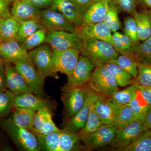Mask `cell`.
<instances>
[{
  "label": "cell",
  "instance_id": "5",
  "mask_svg": "<svg viewBox=\"0 0 151 151\" xmlns=\"http://www.w3.org/2000/svg\"><path fill=\"white\" fill-rule=\"evenodd\" d=\"M89 85L86 84L63 91L61 101L63 103L65 120L72 118L82 108L85 103Z\"/></svg>",
  "mask_w": 151,
  "mask_h": 151
},
{
  "label": "cell",
  "instance_id": "25",
  "mask_svg": "<svg viewBox=\"0 0 151 151\" xmlns=\"http://www.w3.org/2000/svg\"><path fill=\"white\" fill-rule=\"evenodd\" d=\"M20 24L12 17L2 19L0 23V43L15 40Z\"/></svg>",
  "mask_w": 151,
  "mask_h": 151
},
{
  "label": "cell",
  "instance_id": "19",
  "mask_svg": "<svg viewBox=\"0 0 151 151\" xmlns=\"http://www.w3.org/2000/svg\"><path fill=\"white\" fill-rule=\"evenodd\" d=\"M0 55L4 61L12 63L19 60L31 61L27 50L16 40L1 42Z\"/></svg>",
  "mask_w": 151,
  "mask_h": 151
},
{
  "label": "cell",
  "instance_id": "27",
  "mask_svg": "<svg viewBox=\"0 0 151 151\" xmlns=\"http://www.w3.org/2000/svg\"><path fill=\"white\" fill-rule=\"evenodd\" d=\"M127 105L131 108L136 120L145 121L150 106L138 88L134 97Z\"/></svg>",
  "mask_w": 151,
  "mask_h": 151
},
{
  "label": "cell",
  "instance_id": "46",
  "mask_svg": "<svg viewBox=\"0 0 151 151\" xmlns=\"http://www.w3.org/2000/svg\"><path fill=\"white\" fill-rule=\"evenodd\" d=\"M7 90L4 61L3 58H0V91L5 92Z\"/></svg>",
  "mask_w": 151,
  "mask_h": 151
},
{
  "label": "cell",
  "instance_id": "52",
  "mask_svg": "<svg viewBox=\"0 0 151 151\" xmlns=\"http://www.w3.org/2000/svg\"><path fill=\"white\" fill-rule=\"evenodd\" d=\"M94 2L97 1H99V0H92Z\"/></svg>",
  "mask_w": 151,
  "mask_h": 151
},
{
  "label": "cell",
  "instance_id": "36",
  "mask_svg": "<svg viewBox=\"0 0 151 151\" xmlns=\"http://www.w3.org/2000/svg\"><path fill=\"white\" fill-rule=\"evenodd\" d=\"M47 32L45 29L42 28L19 43L27 50H32L46 42Z\"/></svg>",
  "mask_w": 151,
  "mask_h": 151
},
{
  "label": "cell",
  "instance_id": "29",
  "mask_svg": "<svg viewBox=\"0 0 151 151\" xmlns=\"http://www.w3.org/2000/svg\"><path fill=\"white\" fill-rule=\"evenodd\" d=\"M60 130L48 134L36 136L38 151H58Z\"/></svg>",
  "mask_w": 151,
  "mask_h": 151
},
{
  "label": "cell",
  "instance_id": "21",
  "mask_svg": "<svg viewBox=\"0 0 151 151\" xmlns=\"http://www.w3.org/2000/svg\"><path fill=\"white\" fill-rule=\"evenodd\" d=\"M49 9L63 14L77 27L81 24L83 14L70 0H53Z\"/></svg>",
  "mask_w": 151,
  "mask_h": 151
},
{
  "label": "cell",
  "instance_id": "6",
  "mask_svg": "<svg viewBox=\"0 0 151 151\" xmlns=\"http://www.w3.org/2000/svg\"><path fill=\"white\" fill-rule=\"evenodd\" d=\"M95 65L85 57L79 56L72 73L67 76L66 84L61 87L62 91L84 86L89 82Z\"/></svg>",
  "mask_w": 151,
  "mask_h": 151
},
{
  "label": "cell",
  "instance_id": "22",
  "mask_svg": "<svg viewBox=\"0 0 151 151\" xmlns=\"http://www.w3.org/2000/svg\"><path fill=\"white\" fill-rule=\"evenodd\" d=\"M109 1V0H99L94 2L83 15L79 27L104 22Z\"/></svg>",
  "mask_w": 151,
  "mask_h": 151
},
{
  "label": "cell",
  "instance_id": "48",
  "mask_svg": "<svg viewBox=\"0 0 151 151\" xmlns=\"http://www.w3.org/2000/svg\"><path fill=\"white\" fill-rule=\"evenodd\" d=\"M143 97L150 106L151 105V86H141L137 85Z\"/></svg>",
  "mask_w": 151,
  "mask_h": 151
},
{
  "label": "cell",
  "instance_id": "37",
  "mask_svg": "<svg viewBox=\"0 0 151 151\" xmlns=\"http://www.w3.org/2000/svg\"><path fill=\"white\" fill-rule=\"evenodd\" d=\"M118 11L115 5L109 0L104 22L110 27L113 33L118 31L122 28V23L118 15Z\"/></svg>",
  "mask_w": 151,
  "mask_h": 151
},
{
  "label": "cell",
  "instance_id": "8",
  "mask_svg": "<svg viewBox=\"0 0 151 151\" xmlns=\"http://www.w3.org/2000/svg\"><path fill=\"white\" fill-rule=\"evenodd\" d=\"M148 129L144 121L135 120L134 122L121 129H117L116 137L111 145L116 150L126 147Z\"/></svg>",
  "mask_w": 151,
  "mask_h": 151
},
{
  "label": "cell",
  "instance_id": "55",
  "mask_svg": "<svg viewBox=\"0 0 151 151\" xmlns=\"http://www.w3.org/2000/svg\"><path fill=\"white\" fill-rule=\"evenodd\" d=\"M1 58V55H0V58Z\"/></svg>",
  "mask_w": 151,
  "mask_h": 151
},
{
  "label": "cell",
  "instance_id": "44",
  "mask_svg": "<svg viewBox=\"0 0 151 151\" xmlns=\"http://www.w3.org/2000/svg\"><path fill=\"white\" fill-rule=\"evenodd\" d=\"M117 32L121 39V40L125 47V50L127 51L134 55L137 45L135 44L129 37H128L125 35L118 32Z\"/></svg>",
  "mask_w": 151,
  "mask_h": 151
},
{
  "label": "cell",
  "instance_id": "2",
  "mask_svg": "<svg viewBox=\"0 0 151 151\" xmlns=\"http://www.w3.org/2000/svg\"><path fill=\"white\" fill-rule=\"evenodd\" d=\"M30 59L40 76L45 79L59 78L52 60V50L48 44H43L28 52Z\"/></svg>",
  "mask_w": 151,
  "mask_h": 151
},
{
  "label": "cell",
  "instance_id": "17",
  "mask_svg": "<svg viewBox=\"0 0 151 151\" xmlns=\"http://www.w3.org/2000/svg\"><path fill=\"white\" fill-rule=\"evenodd\" d=\"M76 32L83 40L95 39L108 42L113 46L112 31L104 22L79 27H77Z\"/></svg>",
  "mask_w": 151,
  "mask_h": 151
},
{
  "label": "cell",
  "instance_id": "54",
  "mask_svg": "<svg viewBox=\"0 0 151 151\" xmlns=\"http://www.w3.org/2000/svg\"><path fill=\"white\" fill-rule=\"evenodd\" d=\"M13 2L14 1H17V0H13Z\"/></svg>",
  "mask_w": 151,
  "mask_h": 151
},
{
  "label": "cell",
  "instance_id": "39",
  "mask_svg": "<svg viewBox=\"0 0 151 151\" xmlns=\"http://www.w3.org/2000/svg\"><path fill=\"white\" fill-rule=\"evenodd\" d=\"M134 83L141 86H151V64H139Z\"/></svg>",
  "mask_w": 151,
  "mask_h": 151
},
{
  "label": "cell",
  "instance_id": "12",
  "mask_svg": "<svg viewBox=\"0 0 151 151\" xmlns=\"http://www.w3.org/2000/svg\"><path fill=\"white\" fill-rule=\"evenodd\" d=\"M56 103L54 101L33 93L17 95L14 100V108H29L37 111H47L53 113L56 110Z\"/></svg>",
  "mask_w": 151,
  "mask_h": 151
},
{
  "label": "cell",
  "instance_id": "1",
  "mask_svg": "<svg viewBox=\"0 0 151 151\" xmlns=\"http://www.w3.org/2000/svg\"><path fill=\"white\" fill-rule=\"evenodd\" d=\"M80 53L81 55L91 61L95 67L110 63L119 55V52L111 44L92 38L84 40Z\"/></svg>",
  "mask_w": 151,
  "mask_h": 151
},
{
  "label": "cell",
  "instance_id": "7",
  "mask_svg": "<svg viewBox=\"0 0 151 151\" xmlns=\"http://www.w3.org/2000/svg\"><path fill=\"white\" fill-rule=\"evenodd\" d=\"M117 128L112 125H103L97 131L81 138L84 148L92 150L110 145L116 137Z\"/></svg>",
  "mask_w": 151,
  "mask_h": 151
},
{
  "label": "cell",
  "instance_id": "34",
  "mask_svg": "<svg viewBox=\"0 0 151 151\" xmlns=\"http://www.w3.org/2000/svg\"><path fill=\"white\" fill-rule=\"evenodd\" d=\"M105 65L113 74L118 86L124 87L134 84V79L118 65L113 63H109Z\"/></svg>",
  "mask_w": 151,
  "mask_h": 151
},
{
  "label": "cell",
  "instance_id": "14",
  "mask_svg": "<svg viewBox=\"0 0 151 151\" xmlns=\"http://www.w3.org/2000/svg\"><path fill=\"white\" fill-rule=\"evenodd\" d=\"M41 11L29 0L14 1L10 9L12 17L20 24L31 20L40 21Z\"/></svg>",
  "mask_w": 151,
  "mask_h": 151
},
{
  "label": "cell",
  "instance_id": "47",
  "mask_svg": "<svg viewBox=\"0 0 151 151\" xmlns=\"http://www.w3.org/2000/svg\"><path fill=\"white\" fill-rule=\"evenodd\" d=\"M35 6L41 10L46 9L49 8L53 0H29Z\"/></svg>",
  "mask_w": 151,
  "mask_h": 151
},
{
  "label": "cell",
  "instance_id": "49",
  "mask_svg": "<svg viewBox=\"0 0 151 151\" xmlns=\"http://www.w3.org/2000/svg\"><path fill=\"white\" fill-rule=\"evenodd\" d=\"M144 122L146 128L148 129H151V105L146 114Z\"/></svg>",
  "mask_w": 151,
  "mask_h": 151
},
{
  "label": "cell",
  "instance_id": "33",
  "mask_svg": "<svg viewBox=\"0 0 151 151\" xmlns=\"http://www.w3.org/2000/svg\"><path fill=\"white\" fill-rule=\"evenodd\" d=\"M134 55L139 64H151V36L137 45Z\"/></svg>",
  "mask_w": 151,
  "mask_h": 151
},
{
  "label": "cell",
  "instance_id": "31",
  "mask_svg": "<svg viewBox=\"0 0 151 151\" xmlns=\"http://www.w3.org/2000/svg\"><path fill=\"white\" fill-rule=\"evenodd\" d=\"M94 100L90 106L88 119L85 127L78 132V134L81 138L89 133L97 131L103 126L94 108Z\"/></svg>",
  "mask_w": 151,
  "mask_h": 151
},
{
  "label": "cell",
  "instance_id": "11",
  "mask_svg": "<svg viewBox=\"0 0 151 151\" xmlns=\"http://www.w3.org/2000/svg\"><path fill=\"white\" fill-rule=\"evenodd\" d=\"M40 22L47 31H64L76 32L77 27L63 14L49 9L42 10Z\"/></svg>",
  "mask_w": 151,
  "mask_h": 151
},
{
  "label": "cell",
  "instance_id": "40",
  "mask_svg": "<svg viewBox=\"0 0 151 151\" xmlns=\"http://www.w3.org/2000/svg\"><path fill=\"white\" fill-rule=\"evenodd\" d=\"M16 95L9 90L0 91V114H7L14 107Z\"/></svg>",
  "mask_w": 151,
  "mask_h": 151
},
{
  "label": "cell",
  "instance_id": "45",
  "mask_svg": "<svg viewBox=\"0 0 151 151\" xmlns=\"http://www.w3.org/2000/svg\"><path fill=\"white\" fill-rule=\"evenodd\" d=\"M83 15L94 2L92 0H70Z\"/></svg>",
  "mask_w": 151,
  "mask_h": 151
},
{
  "label": "cell",
  "instance_id": "43",
  "mask_svg": "<svg viewBox=\"0 0 151 151\" xmlns=\"http://www.w3.org/2000/svg\"><path fill=\"white\" fill-rule=\"evenodd\" d=\"M13 0H0V18L6 19L12 17L9 6Z\"/></svg>",
  "mask_w": 151,
  "mask_h": 151
},
{
  "label": "cell",
  "instance_id": "41",
  "mask_svg": "<svg viewBox=\"0 0 151 151\" xmlns=\"http://www.w3.org/2000/svg\"><path fill=\"white\" fill-rule=\"evenodd\" d=\"M123 31L124 34L129 37L135 44L139 43L137 24L134 18L128 17L124 19Z\"/></svg>",
  "mask_w": 151,
  "mask_h": 151
},
{
  "label": "cell",
  "instance_id": "24",
  "mask_svg": "<svg viewBox=\"0 0 151 151\" xmlns=\"http://www.w3.org/2000/svg\"><path fill=\"white\" fill-rule=\"evenodd\" d=\"M14 108L12 119L14 124L18 127L31 131L34 118L37 111L23 107Z\"/></svg>",
  "mask_w": 151,
  "mask_h": 151
},
{
  "label": "cell",
  "instance_id": "53",
  "mask_svg": "<svg viewBox=\"0 0 151 151\" xmlns=\"http://www.w3.org/2000/svg\"><path fill=\"white\" fill-rule=\"evenodd\" d=\"M2 19L0 18V23H1V20Z\"/></svg>",
  "mask_w": 151,
  "mask_h": 151
},
{
  "label": "cell",
  "instance_id": "50",
  "mask_svg": "<svg viewBox=\"0 0 151 151\" xmlns=\"http://www.w3.org/2000/svg\"><path fill=\"white\" fill-rule=\"evenodd\" d=\"M137 1L142 5L151 9V0H137Z\"/></svg>",
  "mask_w": 151,
  "mask_h": 151
},
{
  "label": "cell",
  "instance_id": "35",
  "mask_svg": "<svg viewBox=\"0 0 151 151\" xmlns=\"http://www.w3.org/2000/svg\"><path fill=\"white\" fill-rule=\"evenodd\" d=\"M42 28L43 27L40 21L31 20L21 23L15 40L21 42Z\"/></svg>",
  "mask_w": 151,
  "mask_h": 151
},
{
  "label": "cell",
  "instance_id": "26",
  "mask_svg": "<svg viewBox=\"0 0 151 151\" xmlns=\"http://www.w3.org/2000/svg\"><path fill=\"white\" fill-rule=\"evenodd\" d=\"M132 15L137 26L139 40L144 41L151 36V22L148 12H137L135 11Z\"/></svg>",
  "mask_w": 151,
  "mask_h": 151
},
{
  "label": "cell",
  "instance_id": "23",
  "mask_svg": "<svg viewBox=\"0 0 151 151\" xmlns=\"http://www.w3.org/2000/svg\"><path fill=\"white\" fill-rule=\"evenodd\" d=\"M81 139L78 132L63 129L60 131L58 151H74L81 150Z\"/></svg>",
  "mask_w": 151,
  "mask_h": 151
},
{
  "label": "cell",
  "instance_id": "15",
  "mask_svg": "<svg viewBox=\"0 0 151 151\" xmlns=\"http://www.w3.org/2000/svg\"><path fill=\"white\" fill-rule=\"evenodd\" d=\"M96 94L89 86L84 105L73 117L65 121L64 129L78 132L84 128L88 119L90 106L95 99Z\"/></svg>",
  "mask_w": 151,
  "mask_h": 151
},
{
  "label": "cell",
  "instance_id": "10",
  "mask_svg": "<svg viewBox=\"0 0 151 151\" xmlns=\"http://www.w3.org/2000/svg\"><path fill=\"white\" fill-rule=\"evenodd\" d=\"M7 129L14 142L23 151H38L36 136L29 130L15 125L12 120L7 122Z\"/></svg>",
  "mask_w": 151,
  "mask_h": 151
},
{
  "label": "cell",
  "instance_id": "16",
  "mask_svg": "<svg viewBox=\"0 0 151 151\" xmlns=\"http://www.w3.org/2000/svg\"><path fill=\"white\" fill-rule=\"evenodd\" d=\"M4 61L8 89L16 96L23 93H33L32 89L14 65L10 62Z\"/></svg>",
  "mask_w": 151,
  "mask_h": 151
},
{
  "label": "cell",
  "instance_id": "4",
  "mask_svg": "<svg viewBox=\"0 0 151 151\" xmlns=\"http://www.w3.org/2000/svg\"><path fill=\"white\" fill-rule=\"evenodd\" d=\"M46 42L52 50L73 49L81 52L84 40L77 32L50 31L47 32Z\"/></svg>",
  "mask_w": 151,
  "mask_h": 151
},
{
  "label": "cell",
  "instance_id": "20",
  "mask_svg": "<svg viewBox=\"0 0 151 151\" xmlns=\"http://www.w3.org/2000/svg\"><path fill=\"white\" fill-rule=\"evenodd\" d=\"M52 113L47 111H37L33 122L31 132L36 136L48 134L59 131L52 120Z\"/></svg>",
  "mask_w": 151,
  "mask_h": 151
},
{
  "label": "cell",
  "instance_id": "38",
  "mask_svg": "<svg viewBox=\"0 0 151 151\" xmlns=\"http://www.w3.org/2000/svg\"><path fill=\"white\" fill-rule=\"evenodd\" d=\"M134 116L131 108L128 105L122 106L117 119L115 122L109 125L115 126L118 129H121L134 122Z\"/></svg>",
  "mask_w": 151,
  "mask_h": 151
},
{
  "label": "cell",
  "instance_id": "32",
  "mask_svg": "<svg viewBox=\"0 0 151 151\" xmlns=\"http://www.w3.org/2000/svg\"><path fill=\"white\" fill-rule=\"evenodd\" d=\"M110 63L118 65L129 73L134 79L137 78L139 63L134 58L121 55L113 60Z\"/></svg>",
  "mask_w": 151,
  "mask_h": 151
},
{
  "label": "cell",
  "instance_id": "51",
  "mask_svg": "<svg viewBox=\"0 0 151 151\" xmlns=\"http://www.w3.org/2000/svg\"><path fill=\"white\" fill-rule=\"evenodd\" d=\"M147 12L149 14V17H150V19L151 22V10H150V11H149V12Z\"/></svg>",
  "mask_w": 151,
  "mask_h": 151
},
{
  "label": "cell",
  "instance_id": "13",
  "mask_svg": "<svg viewBox=\"0 0 151 151\" xmlns=\"http://www.w3.org/2000/svg\"><path fill=\"white\" fill-rule=\"evenodd\" d=\"M80 52L73 49L52 50V60L57 72L70 75L78 62Z\"/></svg>",
  "mask_w": 151,
  "mask_h": 151
},
{
  "label": "cell",
  "instance_id": "30",
  "mask_svg": "<svg viewBox=\"0 0 151 151\" xmlns=\"http://www.w3.org/2000/svg\"><path fill=\"white\" fill-rule=\"evenodd\" d=\"M120 151H151V129L143 132L130 145Z\"/></svg>",
  "mask_w": 151,
  "mask_h": 151
},
{
  "label": "cell",
  "instance_id": "3",
  "mask_svg": "<svg viewBox=\"0 0 151 151\" xmlns=\"http://www.w3.org/2000/svg\"><path fill=\"white\" fill-rule=\"evenodd\" d=\"M88 84L94 92L107 97L119 89L116 79L105 65L95 67Z\"/></svg>",
  "mask_w": 151,
  "mask_h": 151
},
{
  "label": "cell",
  "instance_id": "42",
  "mask_svg": "<svg viewBox=\"0 0 151 151\" xmlns=\"http://www.w3.org/2000/svg\"><path fill=\"white\" fill-rule=\"evenodd\" d=\"M118 10L133 14L136 11L137 0H110Z\"/></svg>",
  "mask_w": 151,
  "mask_h": 151
},
{
  "label": "cell",
  "instance_id": "28",
  "mask_svg": "<svg viewBox=\"0 0 151 151\" xmlns=\"http://www.w3.org/2000/svg\"><path fill=\"white\" fill-rule=\"evenodd\" d=\"M137 89V85L131 84L126 89L117 91L112 96L108 97V100L114 105L119 107L127 105L132 100Z\"/></svg>",
  "mask_w": 151,
  "mask_h": 151
},
{
  "label": "cell",
  "instance_id": "18",
  "mask_svg": "<svg viewBox=\"0 0 151 151\" xmlns=\"http://www.w3.org/2000/svg\"><path fill=\"white\" fill-rule=\"evenodd\" d=\"M94 105L103 125H110L115 122L121 108L111 103L108 97L97 94L94 99Z\"/></svg>",
  "mask_w": 151,
  "mask_h": 151
},
{
  "label": "cell",
  "instance_id": "9",
  "mask_svg": "<svg viewBox=\"0 0 151 151\" xmlns=\"http://www.w3.org/2000/svg\"><path fill=\"white\" fill-rule=\"evenodd\" d=\"M31 88L33 93L38 96L45 97L44 80L32 61L18 60L13 63Z\"/></svg>",
  "mask_w": 151,
  "mask_h": 151
}]
</instances>
